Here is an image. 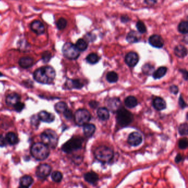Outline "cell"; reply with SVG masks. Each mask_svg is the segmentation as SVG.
<instances>
[{"label":"cell","instance_id":"cell-18","mask_svg":"<svg viewBox=\"0 0 188 188\" xmlns=\"http://www.w3.org/2000/svg\"><path fill=\"white\" fill-rule=\"evenodd\" d=\"M66 84V87L69 89H81L84 86V84L79 79H68Z\"/></svg>","mask_w":188,"mask_h":188},{"label":"cell","instance_id":"cell-10","mask_svg":"<svg viewBox=\"0 0 188 188\" xmlns=\"http://www.w3.org/2000/svg\"><path fill=\"white\" fill-rule=\"evenodd\" d=\"M142 142L141 134L138 132L131 133L128 139V142L131 146H137Z\"/></svg>","mask_w":188,"mask_h":188},{"label":"cell","instance_id":"cell-48","mask_svg":"<svg viewBox=\"0 0 188 188\" xmlns=\"http://www.w3.org/2000/svg\"><path fill=\"white\" fill-rule=\"evenodd\" d=\"M6 139L3 135L0 134V147H4L6 146Z\"/></svg>","mask_w":188,"mask_h":188},{"label":"cell","instance_id":"cell-25","mask_svg":"<svg viewBox=\"0 0 188 188\" xmlns=\"http://www.w3.org/2000/svg\"><path fill=\"white\" fill-rule=\"evenodd\" d=\"M33 182V179L31 176L29 175H24L21 178L19 184L21 186L28 188L32 184Z\"/></svg>","mask_w":188,"mask_h":188},{"label":"cell","instance_id":"cell-6","mask_svg":"<svg viewBox=\"0 0 188 188\" xmlns=\"http://www.w3.org/2000/svg\"><path fill=\"white\" fill-rule=\"evenodd\" d=\"M83 139L79 137H74L69 140L62 146V150L66 153H70L80 149L82 146Z\"/></svg>","mask_w":188,"mask_h":188},{"label":"cell","instance_id":"cell-11","mask_svg":"<svg viewBox=\"0 0 188 188\" xmlns=\"http://www.w3.org/2000/svg\"><path fill=\"white\" fill-rule=\"evenodd\" d=\"M139 60V55L135 52H129L126 54L125 58V63L130 67H134Z\"/></svg>","mask_w":188,"mask_h":188},{"label":"cell","instance_id":"cell-16","mask_svg":"<svg viewBox=\"0 0 188 188\" xmlns=\"http://www.w3.org/2000/svg\"><path fill=\"white\" fill-rule=\"evenodd\" d=\"M21 97L17 93H13L7 95L6 98V102L8 105L14 106L16 103L20 102Z\"/></svg>","mask_w":188,"mask_h":188},{"label":"cell","instance_id":"cell-24","mask_svg":"<svg viewBox=\"0 0 188 188\" xmlns=\"http://www.w3.org/2000/svg\"><path fill=\"white\" fill-rule=\"evenodd\" d=\"M6 141L11 145H16L18 142V139L14 132H9L6 135Z\"/></svg>","mask_w":188,"mask_h":188},{"label":"cell","instance_id":"cell-19","mask_svg":"<svg viewBox=\"0 0 188 188\" xmlns=\"http://www.w3.org/2000/svg\"><path fill=\"white\" fill-rule=\"evenodd\" d=\"M34 60L30 57H23L19 60V65L21 68L27 69L30 68L33 65Z\"/></svg>","mask_w":188,"mask_h":188},{"label":"cell","instance_id":"cell-3","mask_svg":"<svg viewBox=\"0 0 188 188\" xmlns=\"http://www.w3.org/2000/svg\"><path fill=\"white\" fill-rule=\"evenodd\" d=\"M94 156L97 160L102 163H107L113 158V151L105 146L98 147L94 151Z\"/></svg>","mask_w":188,"mask_h":188},{"label":"cell","instance_id":"cell-47","mask_svg":"<svg viewBox=\"0 0 188 188\" xmlns=\"http://www.w3.org/2000/svg\"><path fill=\"white\" fill-rule=\"evenodd\" d=\"M85 38L86 39L88 40V41H89V42H91V41H93V40L95 39V37H94V35H93L91 33H88L85 36Z\"/></svg>","mask_w":188,"mask_h":188},{"label":"cell","instance_id":"cell-17","mask_svg":"<svg viewBox=\"0 0 188 188\" xmlns=\"http://www.w3.org/2000/svg\"><path fill=\"white\" fill-rule=\"evenodd\" d=\"M153 106L155 109L160 111L165 109L167 105L165 100L162 98L157 97L153 100Z\"/></svg>","mask_w":188,"mask_h":188},{"label":"cell","instance_id":"cell-31","mask_svg":"<svg viewBox=\"0 0 188 188\" xmlns=\"http://www.w3.org/2000/svg\"><path fill=\"white\" fill-rule=\"evenodd\" d=\"M68 109V105L66 103L63 102L57 103L55 105V109L58 113H63Z\"/></svg>","mask_w":188,"mask_h":188},{"label":"cell","instance_id":"cell-27","mask_svg":"<svg viewBox=\"0 0 188 188\" xmlns=\"http://www.w3.org/2000/svg\"><path fill=\"white\" fill-rule=\"evenodd\" d=\"M167 71V68L165 67H160L158 68L156 71H154L153 72V78L155 79H160L166 74Z\"/></svg>","mask_w":188,"mask_h":188},{"label":"cell","instance_id":"cell-49","mask_svg":"<svg viewBox=\"0 0 188 188\" xmlns=\"http://www.w3.org/2000/svg\"><path fill=\"white\" fill-rule=\"evenodd\" d=\"M183 157L181 156V155L180 154H178V155H177V156L175 157V162L176 163H178L180 162L181 160H183Z\"/></svg>","mask_w":188,"mask_h":188},{"label":"cell","instance_id":"cell-1","mask_svg":"<svg viewBox=\"0 0 188 188\" xmlns=\"http://www.w3.org/2000/svg\"><path fill=\"white\" fill-rule=\"evenodd\" d=\"M56 76V72L51 66H43L35 70L33 77L36 81L42 84H50Z\"/></svg>","mask_w":188,"mask_h":188},{"label":"cell","instance_id":"cell-12","mask_svg":"<svg viewBox=\"0 0 188 188\" xmlns=\"http://www.w3.org/2000/svg\"><path fill=\"white\" fill-rule=\"evenodd\" d=\"M149 42L151 45L156 48H162L164 44V41L160 35L156 34L151 35L149 38Z\"/></svg>","mask_w":188,"mask_h":188},{"label":"cell","instance_id":"cell-26","mask_svg":"<svg viewBox=\"0 0 188 188\" xmlns=\"http://www.w3.org/2000/svg\"><path fill=\"white\" fill-rule=\"evenodd\" d=\"M126 40L131 43H134L139 42L140 37L139 34L135 31H131L128 33L126 36Z\"/></svg>","mask_w":188,"mask_h":188},{"label":"cell","instance_id":"cell-53","mask_svg":"<svg viewBox=\"0 0 188 188\" xmlns=\"http://www.w3.org/2000/svg\"><path fill=\"white\" fill-rule=\"evenodd\" d=\"M3 76V74H2V73H1V72H0V77Z\"/></svg>","mask_w":188,"mask_h":188},{"label":"cell","instance_id":"cell-7","mask_svg":"<svg viewBox=\"0 0 188 188\" xmlns=\"http://www.w3.org/2000/svg\"><path fill=\"white\" fill-rule=\"evenodd\" d=\"M63 53L66 58L74 60L79 57V51L77 49L75 45L71 43H65L63 47Z\"/></svg>","mask_w":188,"mask_h":188},{"label":"cell","instance_id":"cell-37","mask_svg":"<svg viewBox=\"0 0 188 188\" xmlns=\"http://www.w3.org/2000/svg\"><path fill=\"white\" fill-rule=\"evenodd\" d=\"M66 25H67V21L63 18L59 19L56 23V26L59 30L64 29L66 27Z\"/></svg>","mask_w":188,"mask_h":188},{"label":"cell","instance_id":"cell-46","mask_svg":"<svg viewBox=\"0 0 188 188\" xmlns=\"http://www.w3.org/2000/svg\"><path fill=\"white\" fill-rule=\"evenodd\" d=\"M89 105L92 108L95 109L99 105V103L95 100H91V102L89 103Z\"/></svg>","mask_w":188,"mask_h":188},{"label":"cell","instance_id":"cell-41","mask_svg":"<svg viewBox=\"0 0 188 188\" xmlns=\"http://www.w3.org/2000/svg\"><path fill=\"white\" fill-rule=\"evenodd\" d=\"M13 107H14V109H15L16 111L17 112H21L24 109L25 105L24 104V103L19 102L14 105Z\"/></svg>","mask_w":188,"mask_h":188},{"label":"cell","instance_id":"cell-14","mask_svg":"<svg viewBox=\"0 0 188 188\" xmlns=\"http://www.w3.org/2000/svg\"><path fill=\"white\" fill-rule=\"evenodd\" d=\"M38 116L39 119L40 120L45 123H50L55 120V115L45 110H43L39 112L38 115Z\"/></svg>","mask_w":188,"mask_h":188},{"label":"cell","instance_id":"cell-29","mask_svg":"<svg viewBox=\"0 0 188 188\" xmlns=\"http://www.w3.org/2000/svg\"><path fill=\"white\" fill-rule=\"evenodd\" d=\"M75 46L79 51H85L88 48V45L86 40L82 39L78 40L75 44Z\"/></svg>","mask_w":188,"mask_h":188},{"label":"cell","instance_id":"cell-35","mask_svg":"<svg viewBox=\"0 0 188 188\" xmlns=\"http://www.w3.org/2000/svg\"><path fill=\"white\" fill-rule=\"evenodd\" d=\"M51 178L53 181L56 183H59L62 180L63 174L60 172L55 171L51 174Z\"/></svg>","mask_w":188,"mask_h":188},{"label":"cell","instance_id":"cell-50","mask_svg":"<svg viewBox=\"0 0 188 188\" xmlns=\"http://www.w3.org/2000/svg\"><path fill=\"white\" fill-rule=\"evenodd\" d=\"M157 0H145V3L149 5H153L157 3Z\"/></svg>","mask_w":188,"mask_h":188},{"label":"cell","instance_id":"cell-5","mask_svg":"<svg viewBox=\"0 0 188 188\" xmlns=\"http://www.w3.org/2000/svg\"><path fill=\"white\" fill-rule=\"evenodd\" d=\"M133 115L128 110L121 108L117 111L116 120L119 125L121 127L129 125L133 120Z\"/></svg>","mask_w":188,"mask_h":188},{"label":"cell","instance_id":"cell-9","mask_svg":"<svg viewBox=\"0 0 188 188\" xmlns=\"http://www.w3.org/2000/svg\"><path fill=\"white\" fill-rule=\"evenodd\" d=\"M51 171V167L48 164L40 165L36 170V175L39 179H45L49 176Z\"/></svg>","mask_w":188,"mask_h":188},{"label":"cell","instance_id":"cell-34","mask_svg":"<svg viewBox=\"0 0 188 188\" xmlns=\"http://www.w3.org/2000/svg\"><path fill=\"white\" fill-rule=\"evenodd\" d=\"M178 29L179 32L183 34H186L188 32V23L187 21L181 22L178 25Z\"/></svg>","mask_w":188,"mask_h":188},{"label":"cell","instance_id":"cell-21","mask_svg":"<svg viewBox=\"0 0 188 188\" xmlns=\"http://www.w3.org/2000/svg\"><path fill=\"white\" fill-rule=\"evenodd\" d=\"M95 126L92 124H86L84 125V132L87 137H91L95 132Z\"/></svg>","mask_w":188,"mask_h":188},{"label":"cell","instance_id":"cell-30","mask_svg":"<svg viewBox=\"0 0 188 188\" xmlns=\"http://www.w3.org/2000/svg\"><path fill=\"white\" fill-rule=\"evenodd\" d=\"M99 60V58L97 54L95 53H92L89 54L86 58V61L87 63L90 64H95Z\"/></svg>","mask_w":188,"mask_h":188},{"label":"cell","instance_id":"cell-45","mask_svg":"<svg viewBox=\"0 0 188 188\" xmlns=\"http://www.w3.org/2000/svg\"><path fill=\"white\" fill-rule=\"evenodd\" d=\"M179 105L180 107H181L182 109H184L185 107H186V104L185 102V101L183 99V98L181 96L180 97V98H179Z\"/></svg>","mask_w":188,"mask_h":188},{"label":"cell","instance_id":"cell-44","mask_svg":"<svg viewBox=\"0 0 188 188\" xmlns=\"http://www.w3.org/2000/svg\"><path fill=\"white\" fill-rule=\"evenodd\" d=\"M170 92L171 93L174 94H176L177 93H178V91H179V89L178 87L176 86L175 85H173L170 87Z\"/></svg>","mask_w":188,"mask_h":188},{"label":"cell","instance_id":"cell-13","mask_svg":"<svg viewBox=\"0 0 188 188\" xmlns=\"http://www.w3.org/2000/svg\"><path fill=\"white\" fill-rule=\"evenodd\" d=\"M31 29L35 32L38 35H40L45 32V27L44 24L39 21L35 20L32 22L30 24Z\"/></svg>","mask_w":188,"mask_h":188},{"label":"cell","instance_id":"cell-28","mask_svg":"<svg viewBox=\"0 0 188 188\" xmlns=\"http://www.w3.org/2000/svg\"><path fill=\"white\" fill-rule=\"evenodd\" d=\"M125 104L129 108H133L137 105V100L133 96H129L125 100Z\"/></svg>","mask_w":188,"mask_h":188},{"label":"cell","instance_id":"cell-40","mask_svg":"<svg viewBox=\"0 0 188 188\" xmlns=\"http://www.w3.org/2000/svg\"><path fill=\"white\" fill-rule=\"evenodd\" d=\"M51 57V53L48 51L44 52V53H43V55H42V59L45 63L48 62L50 60Z\"/></svg>","mask_w":188,"mask_h":188},{"label":"cell","instance_id":"cell-39","mask_svg":"<svg viewBox=\"0 0 188 188\" xmlns=\"http://www.w3.org/2000/svg\"><path fill=\"white\" fill-rule=\"evenodd\" d=\"M178 146H179V149H186L188 147V140H186V139H183L180 140L179 141Z\"/></svg>","mask_w":188,"mask_h":188},{"label":"cell","instance_id":"cell-22","mask_svg":"<svg viewBox=\"0 0 188 188\" xmlns=\"http://www.w3.org/2000/svg\"><path fill=\"white\" fill-rule=\"evenodd\" d=\"M174 53L177 57L183 58L187 55V50L184 46L179 45L175 48Z\"/></svg>","mask_w":188,"mask_h":188},{"label":"cell","instance_id":"cell-33","mask_svg":"<svg viewBox=\"0 0 188 188\" xmlns=\"http://www.w3.org/2000/svg\"><path fill=\"white\" fill-rule=\"evenodd\" d=\"M154 70H155V68L153 66L151 65V64H146L144 65L142 69L143 73L146 75H150V74H152L154 72Z\"/></svg>","mask_w":188,"mask_h":188},{"label":"cell","instance_id":"cell-32","mask_svg":"<svg viewBox=\"0 0 188 188\" xmlns=\"http://www.w3.org/2000/svg\"><path fill=\"white\" fill-rule=\"evenodd\" d=\"M106 78L109 83H115L118 80V75L116 72L111 71L107 74Z\"/></svg>","mask_w":188,"mask_h":188},{"label":"cell","instance_id":"cell-36","mask_svg":"<svg viewBox=\"0 0 188 188\" xmlns=\"http://www.w3.org/2000/svg\"><path fill=\"white\" fill-rule=\"evenodd\" d=\"M188 124L184 123L181 124L179 127V133L181 136H186L188 135Z\"/></svg>","mask_w":188,"mask_h":188},{"label":"cell","instance_id":"cell-52","mask_svg":"<svg viewBox=\"0 0 188 188\" xmlns=\"http://www.w3.org/2000/svg\"><path fill=\"white\" fill-rule=\"evenodd\" d=\"M129 20V18L127 16H124L121 17V21L123 22H126Z\"/></svg>","mask_w":188,"mask_h":188},{"label":"cell","instance_id":"cell-43","mask_svg":"<svg viewBox=\"0 0 188 188\" xmlns=\"http://www.w3.org/2000/svg\"><path fill=\"white\" fill-rule=\"evenodd\" d=\"M39 120H40L38 116L37 115H34L31 119V124L33 125L37 126L39 125Z\"/></svg>","mask_w":188,"mask_h":188},{"label":"cell","instance_id":"cell-4","mask_svg":"<svg viewBox=\"0 0 188 188\" xmlns=\"http://www.w3.org/2000/svg\"><path fill=\"white\" fill-rule=\"evenodd\" d=\"M40 138L43 144L49 148L55 149L58 143V136L56 132L52 130L44 131L40 135Z\"/></svg>","mask_w":188,"mask_h":188},{"label":"cell","instance_id":"cell-20","mask_svg":"<svg viewBox=\"0 0 188 188\" xmlns=\"http://www.w3.org/2000/svg\"><path fill=\"white\" fill-rule=\"evenodd\" d=\"M84 178L88 183L93 184L95 183L99 179L97 174L93 172H88L84 175Z\"/></svg>","mask_w":188,"mask_h":188},{"label":"cell","instance_id":"cell-51","mask_svg":"<svg viewBox=\"0 0 188 188\" xmlns=\"http://www.w3.org/2000/svg\"><path fill=\"white\" fill-rule=\"evenodd\" d=\"M180 71L182 73V74L183 75L184 79L185 80H187V79H188V72H187V71L185 70H181Z\"/></svg>","mask_w":188,"mask_h":188},{"label":"cell","instance_id":"cell-42","mask_svg":"<svg viewBox=\"0 0 188 188\" xmlns=\"http://www.w3.org/2000/svg\"><path fill=\"white\" fill-rule=\"evenodd\" d=\"M65 117V118L67 119L68 120H70L73 118V114L72 112L70 109H67L65 112L63 113Z\"/></svg>","mask_w":188,"mask_h":188},{"label":"cell","instance_id":"cell-23","mask_svg":"<svg viewBox=\"0 0 188 188\" xmlns=\"http://www.w3.org/2000/svg\"><path fill=\"white\" fill-rule=\"evenodd\" d=\"M97 115L101 120H107L110 116L109 110L105 108H100L98 109Z\"/></svg>","mask_w":188,"mask_h":188},{"label":"cell","instance_id":"cell-15","mask_svg":"<svg viewBox=\"0 0 188 188\" xmlns=\"http://www.w3.org/2000/svg\"><path fill=\"white\" fill-rule=\"evenodd\" d=\"M108 107L112 112H117L120 108L121 102L118 98H112L108 101Z\"/></svg>","mask_w":188,"mask_h":188},{"label":"cell","instance_id":"cell-2","mask_svg":"<svg viewBox=\"0 0 188 188\" xmlns=\"http://www.w3.org/2000/svg\"><path fill=\"white\" fill-rule=\"evenodd\" d=\"M32 156L37 160H43L48 158L50 154L49 147L43 142H37L33 145L30 149Z\"/></svg>","mask_w":188,"mask_h":188},{"label":"cell","instance_id":"cell-8","mask_svg":"<svg viewBox=\"0 0 188 188\" xmlns=\"http://www.w3.org/2000/svg\"><path fill=\"white\" fill-rule=\"evenodd\" d=\"M91 114L86 109H79L74 114V121L77 125L84 126L91 119Z\"/></svg>","mask_w":188,"mask_h":188},{"label":"cell","instance_id":"cell-38","mask_svg":"<svg viewBox=\"0 0 188 188\" xmlns=\"http://www.w3.org/2000/svg\"><path fill=\"white\" fill-rule=\"evenodd\" d=\"M136 28L137 30L141 33H144L146 32V27L145 24L142 21H138L136 24Z\"/></svg>","mask_w":188,"mask_h":188}]
</instances>
